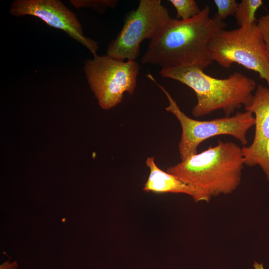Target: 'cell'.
<instances>
[{"mask_svg": "<svg viewBox=\"0 0 269 269\" xmlns=\"http://www.w3.org/2000/svg\"><path fill=\"white\" fill-rule=\"evenodd\" d=\"M0 269H17V266L14 262H5L0 266Z\"/></svg>", "mask_w": 269, "mask_h": 269, "instance_id": "cell-16", "label": "cell"}, {"mask_svg": "<svg viewBox=\"0 0 269 269\" xmlns=\"http://www.w3.org/2000/svg\"><path fill=\"white\" fill-rule=\"evenodd\" d=\"M197 65L161 68L160 75L178 81L195 92L197 103L193 116L199 118L222 110L231 116L236 109H245L252 103L256 82L243 74L235 72L228 77L219 79L206 74Z\"/></svg>", "mask_w": 269, "mask_h": 269, "instance_id": "cell-3", "label": "cell"}, {"mask_svg": "<svg viewBox=\"0 0 269 269\" xmlns=\"http://www.w3.org/2000/svg\"><path fill=\"white\" fill-rule=\"evenodd\" d=\"M214 2L217 8L215 15L222 20L235 15L239 4L236 0H215Z\"/></svg>", "mask_w": 269, "mask_h": 269, "instance_id": "cell-14", "label": "cell"}, {"mask_svg": "<svg viewBox=\"0 0 269 269\" xmlns=\"http://www.w3.org/2000/svg\"><path fill=\"white\" fill-rule=\"evenodd\" d=\"M252 112L255 118V132L249 146H243L242 152L245 165H259L269 181V89L259 85L252 104L245 109Z\"/></svg>", "mask_w": 269, "mask_h": 269, "instance_id": "cell-9", "label": "cell"}, {"mask_svg": "<svg viewBox=\"0 0 269 269\" xmlns=\"http://www.w3.org/2000/svg\"><path fill=\"white\" fill-rule=\"evenodd\" d=\"M263 4L261 0H243L239 3L234 15L240 27L257 24L256 12Z\"/></svg>", "mask_w": 269, "mask_h": 269, "instance_id": "cell-11", "label": "cell"}, {"mask_svg": "<svg viewBox=\"0 0 269 269\" xmlns=\"http://www.w3.org/2000/svg\"><path fill=\"white\" fill-rule=\"evenodd\" d=\"M169 1L176 10V18L190 19L200 13L201 9L194 0H170Z\"/></svg>", "mask_w": 269, "mask_h": 269, "instance_id": "cell-12", "label": "cell"}, {"mask_svg": "<svg viewBox=\"0 0 269 269\" xmlns=\"http://www.w3.org/2000/svg\"><path fill=\"white\" fill-rule=\"evenodd\" d=\"M254 268L255 269H263L262 266H261L260 265L258 264L257 263H255L254 264Z\"/></svg>", "mask_w": 269, "mask_h": 269, "instance_id": "cell-17", "label": "cell"}, {"mask_svg": "<svg viewBox=\"0 0 269 269\" xmlns=\"http://www.w3.org/2000/svg\"><path fill=\"white\" fill-rule=\"evenodd\" d=\"M16 16H36L50 26L62 30L70 37L87 48L93 54H97L98 43L86 37L77 17L59 0H15L9 10Z\"/></svg>", "mask_w": 269, "mask_h": 269, "instance_id": "cell-8", "label": "cell"}, {"mask_svg": "<svg viewBox=\"0 0 269 269\" xmlns=\"http://www.w3.org/2000/svg\"><path fill=\"white\" fill-rule=\"evenodd\" d=\"M206 5L197 15L186 20L171 18L150 40L141 59L143 64L161 68L197 65L204 70L213 61L210 43L226 23L216 15L210 17Z\"/></svg>", "mask_w": 269, "mask_h": 269, "instance_id": "cell-1", "label": "cell"}, {"mask_svg": "<svg viewBox=\"0 0 269 269\" xmlns=\"http://www.w3.org/2000/svg\"><path fill=\"white\" fill-rule=\"evenodd\" d=\"M139 68L135 60L125 61L96 54L84 62V71L99 105L109 110L122 102L125 93L133 94Z\"/></svg>", "mask_w": 269, "mask_h": 269, "instance_id": "cell-6", "label": "cell"}, {"mask_svg": "<svg viewBox=\"0 0 269 269\" xmlns=\"http://www.w3.org/2000/svg\"><path fill=\"white\" fill-rule=\"evenodd\" d=\"M265 42L268 58L269 60V14L262 16L257 22Z\"/></svg>", "mask_w": 269, "mask_h": 269, "instance_id": "cell-15", "label": "cell"}, {"mask_svg": "<svg viewBox=\"0 0 269 269\" xmlns=\"http://www.w3.org/2000/svg\"><path fill=\"white\" fill-rule=\"evenodd\" d=\"M171 18L161 0H140L137 8L127 14L121 30L108 45L106 55L123 61L135 60L141 43L154 37Z\"/></svg>", "mask_w": 269, "mask_h": 269, "instance_id": "cell-7", "label": "cell"}, {"mask_svg": "<svg viewBox=\"0 0 269 269\" xmlns=\"http://www.w3.org/2000/svg\"><path fill=\"white\" fill-rule=\"evenodd\" d=\"M245 165L242 148L220 140L215 146L169 167L166 172L196 191V202H209L221 194H229L239 186Z\"/></svg>", "mask_w": 269, "mask_h": 269, "instance_id": "cell-2", "label": "cell"}, {"mask_svg": "<svg viewBox=\"0 0 269 269\" xmlns=\"http://www.w3.org/2000/svg\"><path fill=\"white\" fill-rule=\"evenodd\" d=\"M148 78L163 91L167 97L169 104L165 110L174 115L180 123L182 133L178 147L181 160L196 154L201 143L216 135H231L243 146L246 145L247 133L255 124V118L252 112L248 111L238 112L233 116L209 121L193 119L181 111L168 92L159 84L151 75H149Z\"/></svg>", "mask_w": 269, "mask_h": 269, "instance_id": "cell-4", "label": "cell"}, {"mask_svg": "<svg viewBox=\"0 0 269 269\" xmlns=\"http://www.w3.org/2000/svg\"><path fill=\"white\" fill-rule=\"evenodd\" d=\"M145 164L149 169V174L143 188L144 191L185 194L191 196L196 202L197 194L195 189L160 169L156 164L154 157H147Z\"/></svg>", "mask_w": 269, "mask_h": 269, "instance_id": "cell-10", "label": "cell"}, {"mask_svg": "<svg viewBox=\"0 0 269 269\" xmlns=\"http://www.w3.org/2000/svg\"><path fill=\"white\" fill-rule=\"evenodd\" d=\"M213 61L229 68L237 63L257 72L269 89V60L262 34L257 24L218 32L210 45Z\"/></svg>", "mask_w": 269, "mask_h": 269, "instance_id": "cell-5", "label": "cell"}, {"mask_svg": "<svg viewBox=\"0 0 269 269\" xmlns=\"http://www.w3.org/2000/svg\"><path fill=\"white\" fill-rule=\"evenodd\" d=\"M70 2L77 8L88 7L100 13H103L108 8L116 7L119 1L117 0H71Z\"/></svg>", "mask_w": 269, "mask_h": 269, "instance_id": "cell-13", "label": "cell"}]
</instances>
